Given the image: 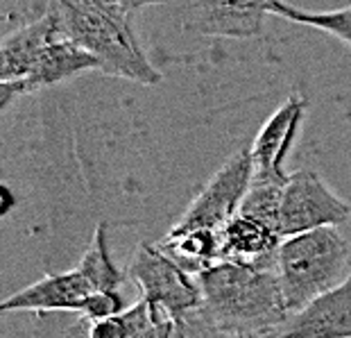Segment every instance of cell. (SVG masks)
<instances>
[{
	"label": "cell",
	"instance_id": "22",
	"mask_svg": "<svg viewBox=\"0 0 351 338\" xmlns=\"http://www.w3.org/2000/svg\"><path fill=\"white\" fill-rule=\"evenodd\" d=\"M64 338H91V336H88V318L82 315L75 325H73L69 332L64 334Z\"/></svg>",
	"mask_w": 351,
	"mask_h": 338
},
{
	"label": "cell",
	"instance_id": "8",
	"mask_svg": "<svg viewBox=\"0 0 351 338\" xmlns=\"http://www.w3.org/2000/svg\"><path fill=\"white\" fill-rule=\"evenodd\" d=\"M276 0H195L186 25L193 32L227 39H252L263 32L265 16Z\"/></svg>",
	"mask_w": 351,
	"mask_h": 338
},
{
	"label": "cell",
	"instance_id": "7",
	"mask_svg": "<svg viewBox=\"0 0 351 338\" xmlns=\"http://www.w3.org/2000/svg\"><path fill=\"white\" fill-rule=\"evenodd\" d=\"M306 116V98L290 93L279 109L267 118L252 144V182L288 184L283 161L293 150Z\"/></svg>",
	"mask_w": 351,
	"mask_h": 338
},
{
	"label": "cell",
	"instance_id": "6",
	"mask_svg": "<svg viewBox=\"0 0 351 338\" xmlns=\"http://www.w3.org/2000/svg\"><path fill=\"white\" fill-rule=\"evenodd\" d=\"M351 218V205L335 195L315 170L290 172L281 198L279 232L283 238L319 227H338Z\"/></svg>",
	"mask_w": 351,
	"mask_h": 338
},
{
	"label": "cell",
	"instance_id": "18",
	"mask_svg": "<svg viewBox=\"0 0 351 338\" xmlns=\"http://www.w3.org/2000/svg\"><path fill=\"white\" fill-rule=\"evenodd\" d=\"M184 325H186V338H270V336L247 334L225 325H218V322L211 320L202 311V306L191 311L189 315H184Z\"/></svg>",
	"mask_w": 351,
	"mask_h": 338
},
{
	"label": "cell",
	"instance_id": "17",
	"mask_svg": "<svg viewBox=\"0 0 351 338\" xmlns=\"http://www.w3.org/2000/svg\"><path fill=\"white\" fill-rule=\"evenodd\" d=\"M283 189H286V184L250 182L247 195H245V200L241 205V214L258 218V221H263L265 225H270V227H274L276 232H279Z\"/></svg>",
	"mask_w": 351,
	"mask_h": 338
},
{
	"label": "cell",
	"instance_id": "21",
	"mask_svg": "<svg viewBox=\"0 0 351 338\" xmlns=\"http://www.w3.org/2000/svg\"><path fill=\"white\" fill-rule=\"evenodd\" d=\"M116 10H121L127 16H134V12L143 10V7H150V5H163L168 0H109Z\"/></svg>",
	"mask_w": 351,
	"mask_h": 338
},
{
	"label": "cell",
	"instance_id": "12",
	"mask_svg": "<svg viewBox=\"0 0 351 338\" xmlns=\"http://www.w3.org/2000/svg\"><path fill=\"white\" fill-rule=\"evenodd\" d=\"M91 284L80 270L46 275L43 280L16 291L0 304L3 311H77L82 313Z\"/></svg>",
	"mask_w": 351,
	"mask_h": 338
},
{
	"label": "cell",
	"instance_id": "15",
	"mask_svg": "<svg viewBox=\"0 0 351 338\" xmlns=\"http://www.w3.org/2000/svg\"><path fill=\"white\" fill-rule=\"evenodd\" d=\"M77 270L86 277L93 291H121L125 282V273L114 264L109 252L107 225L100 223L93 232L84 257L80 259Z\"/></svg>",
	"mask_w": 351,
	"mask_h": 338
},
{
	"label": "cell",
	"instance_id": "4",
	"mask_svg": "<svg viewBox=\"0 0 351 338\" xmlns=\"http://www.w3.org/2000/svg\"><path fill=\"white\" fill-rule=\"evenodd\" d=\"M127 277L138 284L145 302L175 318H184L202 306L197 275L184 270L159 245L138 243L127 266Z\"/></svg>",
	"mask_w": 351,
	"mask_h": 338
},
{
	"label": "cell",
	"instance_id": "5",
	"mask_svg": "<svg viewBox=\"0 0 351 338\" xmlns=\"http://www.w3.org/2000/svg\"><path fill=\"white\" fill-rule=\"evenodd\" d=\"M252 182V150L243 148L229 157L215 175L204 184L195 200L182 214L177 225L170 232L189 229H215L222 232L225 225L241 212V205L247 195Z\"/></svg>",
	"mask_w": 351,
	"mask_h": 338
},
{
	"label": "cell",
	"instance_id": "13",
	"mask_svg": "<svg viewBox=\"0 0 351 338\" xmlns=\"http://www.w3.org/2000/svg\"><path fill=\"white\" fill-rule=\"evenodd\" d=\"M283 236L258 218L238 212L222 229V259L245 266L274 268Z\"/></svg>",
	"mask_w": 351,
	"mask_h": 338
},
{
	"label": "cell",
	"instance_id": "16",
	"mask_svg": "<svg viewBox=\"0 0 351 338\" xmlns=\"http://www.w3.org/2000/svg\"><path fill=\"white\" fill-rule=\"evenodd\" d=\"M272 14L286 21H293V23L322 30L326 34L338 36L340 41H345L351 48V7L333 12H306L295 5L283 3V0H276L272 5Z\"/></svg>",
	"mask_w": 351,
	"mask_h": 338
},
{
	"label": "cell",
	"instance_id": "10",
	"mask_svg": "<svg viewBox=\"0 0 351 338\" xmlns=\"http://www.w3.org/2000/svg\"><path fill=\"white\" fill-rule=\"evenodd\" d=\"M270 338H351V275L290 313Z\"/></svg>",
	"mask_w": 351,
	"mask_h": 338
},
{
	"label": "cell",
	"instance_id": "2",
	"mask_svg": "<svg viewBox=\"0 0 351 338\" xmlns=\"http://www.w3.org/2000/svg\"><path fill=\"white\" fill-rule=\"evenodd\" d=\"M64 21L66 36L100 59V71L143 87H156L161 73L147 59L132 30V16L95 0H48Z\"/></svg>",
	"mask_w": 351,
	"mask_h": 338
},
{
	"label": "cell",
	"instance_id": "23",
	"mask_svg": "<svg viewBox=\"0 0 351 338\" xmlns=\"http://www.w3.org/2000/svg\"><path fill=\"white\" fill-rule=\"evenodd\" d=\"M173 338H186V325H184V318H182V325H179V332Z\"/></svg>",
	"mask_w": 351,
	"mask_h": 338
},
{
	"label": "cell",
	"instance_id": "9",
	"mask_svg": "<svg viewBox=\"0 0 351 338\" xmlns=\"http://www.w3.org/2000/svg\"><path fill=\"white\" fill-rule=\"evenodd\" d=\"M88 71H100V59L93 52L77 46L75 41L59 39L41 52L25 75L12 82H3V87H0L3 89V104L7 107L12 98L41 91V89L55 87L59 82L73 80Z\"/></svg>",
	"mask_w": 351,
	"mask_h": 338
},
{
	"label": "cell",
	"instance_id": "11",
	"mask_svg": "<svg viewBox=\"0 0 351 338\" xmlns=\"http://www.w3.org/2000/svg\"><path fill=\"white\" fill-rule=\"evenodd\" d=\"M59 39H69V36H66V27L59 12L48 3L41 16L16 27L3 39V46H0V80L12 82L25 75L29 66L39 59L41 52Z\"/></svg>",
	"mask_w": 351,
	"mask_h": 338
},
{
	"label": "cell",
	"instance_id": "14",
	"mask_svg": "<svg viewBox=\"0 0 351 338\" xmlns=\"http://www.w3.org/2000/svg\"><path fill=\"white\" fill-rule=\"evenodd\" d=\"M156 245L193 275L222 261V232L215 229H189L179 234L168 232Z\"/></svg>",
	"mask_w": 351,
	"mask_h": 338
},
{
	"label": "cell",
	"instance_id": "19",
	"mask_svg": "<svg viewBox=\"0 0 351 338\" xmlns=\"http://www.w3.org/2000/svg\"><path fill=\"white\" fill-rule=\"evenodd\" d=\"M125 309L127 304L121 291H91L84 302V309H82V315L91 320H102L123 313Z\"/></svg>",
	"mask_w": 351,
	"mask_h": 338
},
{
	"label": "cell",
	"instance_id": "3",
	"mask_svg": "<svg viewBox=\"0 0 351 338\" xmlns=\"http://www.w3.org/2000/svg\"><path fill=\"white\" fill-rule=\"evenodd\" d=\"M351 247L338 227H319L283 238L274 270L288 311L302 309L351 275Z\"/></svg>",
	"mask_w": 351,
	"mask_h": 338
},
{
	"label": "cell",
	"instance_id": "1",
	"mask_svg": "<svg viewBox=\"0 0 351 338\" xmlns=\"http://www.w3.org/2000/svg\"><path fill=\"white\" fill-rule=\"evenodd\" d=\"M202 311L218 325L270 336L290 315L274 268L222 259L197 275Z\"/></svg>",
	"mask_w": 351,
	"mask_h": 338
},
{
	"label": "cell",
	"instance_id": "20",
	"mask_svg": "<svg viewBox=\"0 0 351 338\" xmlns=\"http://www.w3.org/2000/svg\"><path fill=\"white\" fill-rule=\"evenodd\" d=\"M125 311L118 315H111V318H102V320L88 318V336L91 338H127L130 336V327H127Z\"/></svg>",
	"mask_w": 351,
	"mask_h": 338
}]
</instances>
